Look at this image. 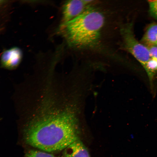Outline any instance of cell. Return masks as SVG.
Returning <instances> with one entry per match:
<instances>
[{
  "instance_id": "52a82bcc",
  "label": "cell",
  "mask_w": 157,
  "mask_h": 157,
  "mask_svg": "<svg viewBox=\"0 0 157 157\" xmlns=\"http://www.w3.org/2000/svg\"><path fill=\"white\" fill-rule=\"evenodd\" d=\"M147 47L156 45L157 44V24H153L149 26L142 40Z\"/></svg>"
},
{
  "instance_id": "30bf717a",
  "label": "cell",
  "mask_w": 157,
  "mask_h": 157,
  "mask_svg": "<svg viewBox=\"0 0 157 157\" xmlns=\"http://www.w3.org/2000/svg\"><path fill=\"white\" fill-rule=\"evenodd\" d=\"M147 47L149 49L151 58L157 60V46L152 45Z\"/></svg>"
},
{
  "instance_id": "6da1fadb",
  "label": "cell",
  "mask_w": 157,
  "mask_h": 157,
  "mask_svg": "<svg viewBox=\"0 0 157 157\" xmlns=\"http://www.w3.org/2000/svg\"><path fill=\"white\" fill-rule=\"evenodd\" d=\"M24 124L23 139L27 145L47 152L64 149L80 140L79 121L73 109L52 89L45 90Z\"/></svg>"
},
{
  "instance_id": "8992f818",
  "label": "cell",
  "mask_w": 157,
  "mask_h": 157,
  "mask_svg": "<svg viewBox=\"0 0 157 157\" xmlns=\"http://www.w3.org/2000/svg\"><path fill=\"white\" fill-rule=\"evenodd\" d=\"M63 157H91L87 147L80 140L74 141L64 149Z\"/></svg>"
},
{
  "instance_id": "8fae6325",
  "label": "cell",
  "mask_w": 157,
  "mask_h": 157,
  "mask_svg": "<svg viewBox=\"0 0 157 157\" xmlns=\"http://www.w3.org/2000/svg\"><path fill=\"white\" fill-rule=\"evenodd\" d=\"M156 46H157V44H156Z\"/></svg>"
},
{
  "instance_id": "277c9868",
  "label": "cell",
  "mask_w": 157,
  "mask_h": 157,
  "mask_svg": "<svg viewBox=\"0 0 157 157\" xmlns=\"http://www.w3.org/2000/svg\"><path fill=\"white\" fill-rule=\"evenodd\" d=\"M94 0H73L66 1L62 8V23L70 21L80 15Z\"/></svg>"
},
{
  "instance_id": "5b68a950",
  "label": "cell",
  "mask_w": 157,
  "mask_h": 157,
  "mask_svg": "<svg viewBox=\"0 0 157 157\" xmlns=\"http://www.w3.org/2000/svg\"><path fill=\"white\" fill-rule=\"evenodd\" d=\"M22 57V51L18 47H14L6 49L1 56L0 67L7 70L14 69L19 65Z\"/></svg>"
},
{
  "instance_id": "ba28073f",
  "label": "cell",
  "mask_w": 157,
  "mask_h": 157,
  "mask_svg": "<svg viewBox=\"0 0 157 157\" xmlns=\"http://www.w3.org/2000/svg\"><path fill=\"white\" fill-rule=\"evenodd\" d=\"M25 157H60L48 152L38 150L30 149L25 153Z\"/></svg>"
},
{
  "instance_id": "7a4b0ae2",
  "label": "cell",
  "mask_w": 157,
  "mask_h": 157,
  "mask_svg": "<svg viewBox=\"0 0 157 157\" xmlns=\"http://www.w3.org/2000/svg\"><path fill=\"white\" fill-rule=\"evenodd\" d=\"M105 19L100 10L90 5L78 16L62 23L60 31L70 46L92 47L99 43Z\"/></svg>"
},
{
  "instance_id": "3957f363",
  "label": "cell",
  "mask_w": 157,
  "mask_h": 157,
  "mask_svg": "<svg viewBox=\"0 0 157 157\" xmlns=\"http://www.w3.org/2000/svg\"><path fill=\"white\" fill-rule=\"evenodd\" d=\"M120 31L125 49L144 67L151 58L148 48L136 39L133 31L131 24L122 26Z\"/></svg>"
},
{
  "instance_id": "9c48e42d",
  "label": "cell",
  "mask_w": 157,
  "mask_h": 157,
  "mask_svg": "<svg viewBox=\"0 0 157 157\" xmlns=\"http://www.w3.org/2000/svg\"><path fill=\"white\" fill-rule=\"evenodd\" d=\"M150 13L157 19V0H150L148 1Z\"/></svg>"
}]
</instances>
